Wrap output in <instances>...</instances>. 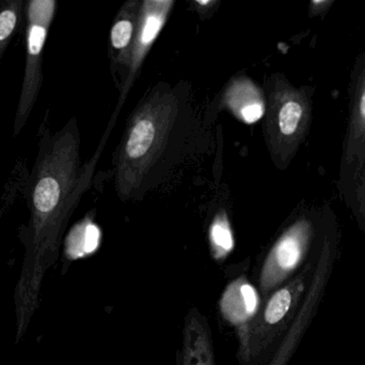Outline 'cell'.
I'll use <instances>...</instances> for the list:
<instances>
[{
    "label": "cell",
    "mask_w": 365,
    "mask_h": 365,
    "mask_svg": "<svg viewBox=\"0 0 365 365\" xmlns=\"http://www.w3.org/2000/svg\"><path fill=\"white\" fill-rule=\"evenodd\" d=\"M38 137V154L26 186L29 220L19 229L25 259L15 291L17 340L27 331L38 308L41 284L57 261L62 234L76 201L78 135L74 122L51 133L45 114Z\"/></svg>",
    "instance_id": "cell-1"
},
{
    "label": "cell",
    "mask_w": 365,
    "mask_h": 365,
    "mask_svg": "<svg viewBox=\"0 0 365 365\" xmlns=\"http://www.w3.org/2000/svg\"><path fill=\"white\" fill-rule=\"evenodd\" d=\"M313 274V264H307L296 278L266 298L252 319L236 328L240 364L262 365L267 360L277 342L293 326Z\"/></svg>",
    "instance_id": "cell-2"
},
{
    "label": "cell",
    "mask_w": 365,
    "mask_h": 365,
    "mask_svg": "<svg viewBox=\"0 0 365 365\" xmlns=\"http://www.w3.org/2000/svg\"><path fill=\"white\" fill-rule=\"evenodd\" d=\"M56 12V0L26 2L25 70L13 124V137L19 136L25 128L42 89L43 55Z\"/></svg>",
    "instance_id": "cell-3"
},
{
    "label": "cell",
    "mask_w": 365,
    "mask_h": 365,
    "mask_svg": "<svg viewBox=\"0 0 365 365\" xmlns=\"http://www.w3.org/2000/svg\"><path fill=\"white\" fill-rule=\"evenodd\" d=\"M365 165V49L356 58L349 85V119L343 141L339 192L353 209Z\"/></svg>",
    "instance_id": "cell-4"
},
{
    "label": "cell",
    "mask_w": 365,
    "mask_h": 365,
    "mask_svg": "<svg viewBox=\"0 0 365 365\" xmlns=\"http://www.w3.org/2000/svg\"><path fill=\"white\" fill-rule=\"evenodd\" d=\"M324 219L325 206L308 209L281 235L266 257L259 274V291L263 299L280 289L299 268L310 251Z\"/></svg>",
    "instance_id": "cell-5"
},
{
    "label": "cell",
    "mask_w": 365,
    "mask_h": 365,
    "mask_svg": "<svg viewBox=\"0 0 365 365\" xmlns=\"http://www.w3.org/2000/svg\"><path fill=\"white\" fill-rule=\"evenodd\" d=\"M315 87L295 88L279 79L274 92L272 132L274 150L282 166H287L307 139L312 121Z\"/></svg>",
    "instance_id": "cell-6"
},
{
    "label": "cell",
    "mask_w": 365,
    "mask_h": 365,
    "mask_svg": "<svg viewBox=\"0 0 365 365\" xmlns=\"http://www.w3.org/2000/svg\"><path fill=\"white\" fill-rule=\"evenodd\" d=\"M182 365H215L210 328L203 315L192 309L185 319Z\"/></svg>",
    "instance_id": "cell-7"
},
{
    "label": "cell",
    "mask_w": 365,
    "mask_h": 365,
    "mask_svg": "<svg viewBox=\"0 0 365 365\" xmlns=\"http://www.w3.org/2000/svg\"><path fill=\"white\" fill-rule=\"evenodd\" d=\"M259 306L261 300L257 289L242 279L230 284L220 300L221 314L236 328L252 319Z\"/></svg>",
    "instance_id": "cell-8"
},
{
    "label": "cell",
    "mask_w": 365,
    "mask_h": 365,
    "mask_svg": "<svg viewBox=\"0 0 365 365\" xmlns=\"http://www.w3.org/2000/svg\"><path fill=\"white\" fill-rule=\"evenodd\" d=\"M25 6L24 0L0 1V60L21 25Z\"/></svg>",
    "instance_id": "cell-9"
},
{
    "label": "cell",
    "mask_w": 365,
    "mask_h": 365,
    "mask_svg": "<svg viewBox=\"0 0 365 365\" xmlns=\"http://www.w3.org/2000/svg\"><path fill=\"white\" fill-rule=\"evenodd\" d=\"M100 244V231L94 224L77 227L66 241V254L68 259H76L91 254Z\"/></svg>",
    "instance_id": "cell-10"
},
{
    "label": "cell",
    "mask_w": 365,
    "mask_h": 365,
    "mask_svg": "<svg viewBox=\"0 0 365 365\" xmlns=\"http://www.w3.org/2000/svg\"><path fill=\"white\" fill-rule=\"evenodd\" d=\"M155 134V126L151 120L145 119L137 122L126 143V154L132 159L145 156L151 148Z\"/></svg>",
    "instance_id": "cell-11"
},
{
    "label": "cell",
    "mask_w": 365,
    "mask_h": 365,
    "mask_svg": "<svg viewBox=\"0 0 365 365\" xmlns=\"http://www.w3.org/2000/svg\"><path fill=\"white\" fill-rule=\"evenodd\" d=\"M210 242L216 259H223L233 249V236L225 219H216L210 227Z\"/></svg>",
    "instance_id": "cell-12"
},
{
    "label": "cell",
    "mask_w": 365,
    "mask_h": 365,
    "mask_svg": "<svg viewBox=\"0 0 365 365\" xmlns=\"http://www.w3.org/2000/svg\"><path fill=\"white\" fill-rule=\"evenodd\" d=\"M134 25L128 19H120L111 29V44L115 49H122L130 44L132 40Z\"/></svg>",
    "instance_id": "cell-13"
},
{
    "label": "cell",
    "mask_w": 365,
    "mask_h": 365,
    "mask_svg": "<svg viewBox=\"0 0 365 365\" xmlns=\"http://www.w3.org/2000/svg\"><path fill=\"white\" fill-rule=\"evenodd\" d=\"M351 211L357 218L360 227L365 231V165L359 184L356 190L355 201H354Z\"/></svg>",
    "instance_id": "cell-14"
},
{
    "label": "cell",
    "mask_w": 365,
    "mask_h": 365,
    "mask_svg": "<svg viewBox=\"0 0 365 365\" xmlns=\"http://www.w3.org/2000/svg\"><path fill=\"white\" fill-rule=\"evenodd\" d=\"M163 23H164V19L162 15L153 14L148 17L143 29V36H141V43L143 45L153 42L154 39L162 29Z\"/></svg>",
    "instance_id": "cell-15"
},
{
    "label": "cell",
    "mask_w": 365,
    "mask_h": 365,
    "mask_svg": "<svg viewBox=\"0 0 365 365\" xmlns=\"http://www.w3.org/2000/svg\"><path fill=\"white\" fill-rule=\"evenodd\" d=\"M263 114L264 105L263 103L259 102V101L252 103V104L246 105L242 109V117L244 118L247 124H253V122L257 121L263 116Z\"/></svg>",
    "instance_id": "cell-16"
},
{
    "label": "cell",
    "mask_w": 365,
    "mask_h": 365,
    "mask_svg": "<svg viewBox=\"0 0 365 365\" xmlns=\"http://www.w3.org/2000/svg\"><path fill=\"white\" fill-rule=\"evenodd\" d=\"M334 0H313L309 6V15L310 17L319 16L324 19L334 6Z\"/></svg>",
    "instance_id": "cell-17"
}]
</instances>
